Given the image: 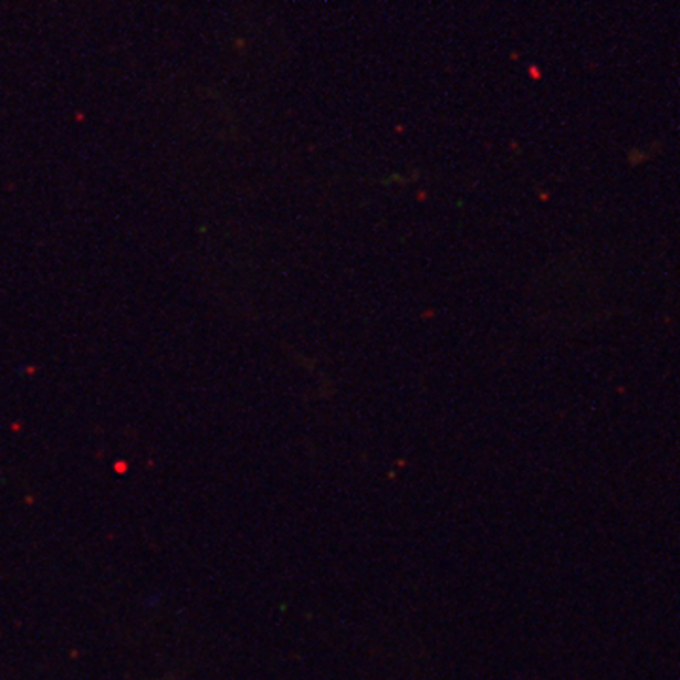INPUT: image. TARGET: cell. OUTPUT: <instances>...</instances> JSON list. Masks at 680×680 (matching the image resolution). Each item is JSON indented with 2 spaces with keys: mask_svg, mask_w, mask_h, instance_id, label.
I'll return each mask as SVG.
<instances>
[]
</instances>
